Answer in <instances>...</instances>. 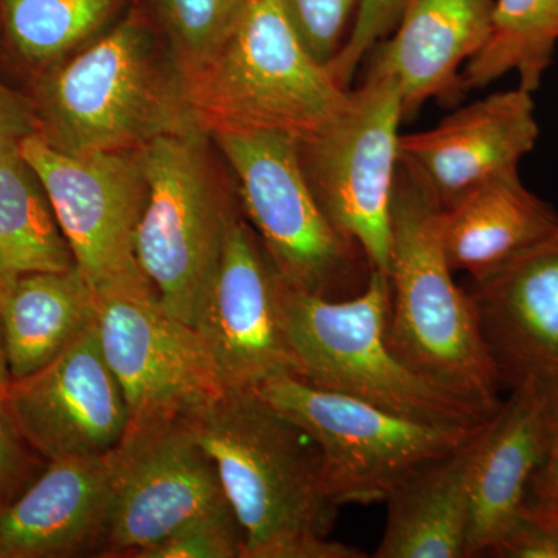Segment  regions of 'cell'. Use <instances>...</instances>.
I'll return each mask as SVG.
<instances>
[{
	"mask_svg": "<svg viewBox=\"0 0 558 558\" xmlns=\"http://www.w3.org/2000/svg\"><path fill=\"white\" fill-rule=\"evenodd\" d=\"M234 515L242 558H362L330 542L340 506L317 442L256 389H227L194 414Z\"/></svg>",
	"mask_w": 558,
	"mask_h": 558,
	"instance_id": "1",
	"label": "cell"
},
{
	"mask_svg": "<svg viewBox=\"0 0 558 558\" xmlns=\"http://www.w3.org/2000/svg\"><path fill=\"white\" fill-rule=\"evenodd\" d=\"M22 90L38 117V137L73 156L140 150L199 126L178 60L135 7Z\"/></svg>",
	"mask_w": 558,
	"mask_h": 558,
	"instance_id": "2",
	"label": "cell"
},
{
	"mask_svg": "<svg viewBox=\"0 0 558 558\" xmlns=\"http://www.w3.org/2000/svg\"><path fill=\"white\" fill-rule=\"evenodd\" d=\"M183 78L208 135L278 134L303 145L339 119L351 97L312 57L281 0H245L226 38Z\"/></svg>",
	"mask_w": 558,
	"mask_h": 558,
	"instance_id": "3",
	"label": "cell"
},
{
	"mask_svg": "<svg viewBox=\"0 0 558 558\" xmlns=\"http://www.w3.org/2000/svg\"><path fill=\"white\" fill-rule=\"evenodd\" d=\"M442 208L399 165L392 197L388 347L425 379L488 410L501 405L497 366L469 292L453 279L440 234Z\"/></svg>",
	"mask_w": 558,
	"mask_h": 558,
	"instance_id": "4",
	"label": "cell"
},
{
	"mask_svg": "<svg viewBox=\"0 0 558 558\" xmlns=\"http://www.w3.org/2000/svg\"><path fill=\"white\" fill-rule=\"evenodd\" d=\"M389 310L391 284L379 270L371 271L359 295L344 300L300 292L282 279V323L295 377L429 424L464 428L486 424L498 410L433 384L389 349Z\"/></svg>",
	"mask_w": 558,
	"mask_h": 558,
	"instance_id": "5",
	"label": "cell"
},
{
	"mask_svg": "<svg viewBox=\"0 0 558 558\" xmlns=\"http://www.w3.org/2000/svg\"><path fill=\"white\" fill-rule=\"evenodd\" d=\"M211 137L193 128L140 149L146 199L135 234L140 269L161 307L194 326L242 207Z\"/></svg>",
	"mask_w": 558,
	"mask_h": 558,
	"instance_id": "6",
	"label": "cell"
},
{
	"mask_svg": "<svg viewBox=\"0 0 558 558\" xmlns=\"http://www.w3.org/2000/svg\"><path fill=\"white\" fill-rule=\"evenodd\" d=\"M209 137L233 172L245 218L290 288L328 300L359 295L373 269L319 207L300 143L278 134Z\"/></svg>",
	"mask_w": 558,
	"mask_h": 558,
	"instance_id": "7",
	"label": "cell"
},
{
	"mask_svg": "<svg viewBox=\"0 0 558 558\" xmlns=\"http://www.w3.org/2000/svg\"><path fill=\"white\" fill-rule=\"evenodd\" d=\"M255 389L317 442L330 497L340 508L387 501L418 465L458 449L490 421L476 428L429 424L290 374Z\"/></svg>",
	"mask_w": 558,
	"mask_h": 558,
	"instance_id": "8",
	"label": "cell"
},
{
	"mask_svg": "<svg viewBox=\"0 0 558 558\" xmlns=\"http://www.w3.org/2000/svg\"><path fill=\"white\" fill-rule=\"evenodd\" d=\"M402 95L377 62L351 90L347 109L318 137L300 145L301 165L319 207L389 277L392 197L400 165Z\"/></svg>",
	"mask_w": 558,
	"mask_h": 558,
	"instance_id": "9",
	"label": "cell"
},
{
	"mask_svg": "<svg viewBox=\"0 0 558 558\" xmlns=\"http://www.w3.org/2000/svg\"><path fill=\"white\" fill-rule=\"evenodd\" d=\"M21 156L39 175L76 269L97 296L156 295L135 253L146 199L140 150L73 156L35 135Z\"/></svg>",
	"mask_w": 558,
	"mask_h": 558,
	"instance_id": "10",
	"label": "cell"
},
{
	"mask_svg": "<svg viewBox=\"0 0 558 558\" xmlns=\"http://www.w3.org/2000/svg\"><path fill=\"white\" fill-rule=\"evenodd\" d=\"M112 508L102 557H132L190 521L231 509L194 414L130 422L108 453Z\"/></svg>",
	"mask_w": 558,
	"mask_h": 558,
	"instance_id": "11",
	"label": "cell"
},
{
	"mask_svg": "<svg viewBox=\"0 0 558 558\" xmlns=\"http://www.w3.org/2000/svg\"><path fill=\"white\" fill-rule=\"evenodd\" d=\"M95 323L130 422L196 414L227 391L201 333L157 295L98 296Z\"/></svg>",
	"mask_w": 558,
	"mask_h": 558,
	"instance_id": "12",
	"label": "cell"
},
{
	"mask_svg": "<svg viewBox=\"0 0 558 558\" xmlns=\"http://www.w3.org/2000/svg\"><path fill=\"white\" fill-rule=\"evenodd\" d=\"M282 278L244 211L231 220L194 328L226 389H255L296 366L281 311Z\"/></svg>",
	"mask_w": 558,
	"mask_h": 558,
	"instance_id": "13",
	"label": "cell"
},
{
	"mask_svg": "<svg viewBox=\"0 0 558 558\" xmlns=\"http://www.w3.org/2000/svg\"><path fill=\"white\" fill-rule=\"evenodd\" d=\"M11 413L44 461L108 454L130 410L92 323L38 373L5 388Z\"/></svg>",
	"mask_w": 558,
	"mask_h": 558,
	"instance_id": "14",
	"label": "cell"
},
{
	"mask_svg": "<svg viewBox=\"0 0 558 558\" xmlns=\"http://www.w3.org/2000/svg\"><path fill=\"white\" fill-rule=\"evenodd\" d=\"M538 134L532 94L498 92L432 130L400 135V165L444 209L488 180L519 171Z\"/></svg>",
	"mask_w": 558,
	"mask_h": 558,
	"instance_id": "15",
	"label": "cell"
},
{
	"mask_svg": "<svg viewBox=\"0 0 558 558\" xmlns=\"http://www.w3.org/2000/svg\"><path fill=\"white\" fill-rule=\"evenodd\" d=\"M558 411V381L527 379L488 421L473 473L465 557L494 554L523 519Z\"/></svg>",
	"mask_w": 558,
	"mask_h": 558,
	"instance_id": "16",
	"label": "cell"
},
{
	"mask_svg": "<svg viewBox=\"0 0 558 558\" xmlns=\"http://www.w3.org/2000/svg\"><path fill=\"white\" fill-rule=\"evenodd\" d=\"M499 379L558 381V233L470 290Z\"/></svg>",
	"mask_w": 558,
	"mask_h": 558,
	"instance_id": "17",
	"label": "cell"
},
{
	"mask_svg": "<svg viewBox=\"0 0 558 558\" xmlns=\"http://www.w3.org/2000/svg\"><path fill=\"white\" fill-rule=\"evenodd\" d=\"M110 508L108 454L47 461L16 498L0 506V558L101 554Z\"/></svg>",
	"mask_w": 558,
	"mask_h": 558,
	"instance_id": "18",
	"label": "cell"
},
{
	"mask_svg": "<svg viewBox=\"0 0 558 558\" xmlns=\"http://www.w3.org/2000/svg\"><path fill=\"white\" fill-rule=\"evenodd\" d=\"M495 0H405L396 33L377 51L395 76L403 119L429 100L454 101L464 92L461 68L490 35Z\"/></svg>",
	"mask_w": 558,
	"mask_h": 558,
	"instance_id": "19",
	"label": "cell"
},
{
	"mask_svg": "<svg viewBox=\"0 0 558 558\" xmlns=\"http://www.w3.org/2000/svg\"><path fill=\"white\" fill-rule=\"evenodd\" d=\"M487 424L458 449L418 465L391 492L374 557H465L473 473Z\"/></svg>",
	"mask_w": 558,
	"mask_h": 558,
	"instance_id": "20",
	"label": "cell"
},
{
	"mask_svg": "<svg viewBox=\"0 0 558 558\" xmlns=\"http://www.w3.org/2000/svg\"><path fill=\"white\" fill-rule=\"evenodd\" d=\"M558 233V213L508 172L440 213L444 252L453 274L488 277L521 253Z\"/></svg>",
	"mask_w": 558,
	"mask_h": 558,
	"instance_id": "21",
	"label": "cell"
},
{
	"mask_svg": "<svg viewBox=\"0 0 558 558\" xmlns=\"http://www.w3.org/2000/svg\"><path fill=\"white\" fill-rule=\"evenodd\" d=\"M98 296L76 267L17 275L0 328L10 381L38 373L97 318Z\"/></svg>",
	"mask_w": 558,
	"mask_h": 558,
	"instance_id": "22",
	"label": "cell"
},
{
	"mask_svg": "<svg viewBox=\"0 0 558 558\" xmlns=\"http://www.w3.org/2000/svg\"><path fill=\"white\" fill-rule=\"evenodd\" d=\"M134 0H0V62L22 86L109 32Z\"/></svg>",
	"mask_w": 558,
	"mask_h": 558,
	"instance_id": "23",
	"label": "cell"
},
{
	"mask_svg": "<svg viewBox=\"0 0 558 558\" xmlns=\"http://www.w3.org/2000/svg\"><path fill=\"white\" fill-rule=\"evenodd\" d=\"M75 266L49 194L20 154L0 160V269L11 275Z\"/></svg>",
	"mask_w": 558,
	"mask_h": 558,
	"instance_id": "24",
	"label": "cell"
},
{
	"mask_svg": "<svg viewBox=\"0 0 558 558\" xmlns=\"http://www.w3.org/2000/svg\"><path fill=\"white\" fill-rule=\"evenodd\" d=\"M557 44L558 0H495L490 35L462 69V92L517 73L520 89L534 95L553 65Z\"/></svg>",
	"mask_w": 558,
	"mask_h": 558,
	"instance_id": "25",
	"label": "cell"
},
{
	"mask_svg": "<svg viewBox=\"0 0 558 558\" xmlns=\"http://www.w3.org/2000/svg\"><path fill=\"white\" fill-rule=\"evenodd\" d=\"M245 0H134L168 44L183 75L219 46L240 16Z\"/></svg>",
	"mask_w": 558,
	"mask_h": 558,
	"instance_id": "26",
	"label": "cell"
},
{
	"mask_svg": "<svg viewBox=\"0 0 558 558\" xmlns=\"http://www.w3.org/2000/svg\"><path fill=\"white\" fill-rule=\"evenodd\" d=\"M244 532L233 509L209 513L138 550L134 558H242Z\"/></svg>",
	"mask_w": 558,
	"mask_h": 558,
	"instance_id": "27",
	"label": "cell"
},
{
	"mask_svg": "<svg viewBox=\"0 0 558 558\" xmlns=\"http://www.w3.org/2000/svg\"><path fill=\"white\" fill-rule=\"evenodd\" d=\"M312 57L328 65L351 35L362 0H281Z\"/></svg>",
	"mask_w": 558,
	"mask_h": 558,
	"instance_id": "28",
	"label": "cell"
},
{
	"mask_svg": "<svg viewBox=\"0 0 558 558\" xmlns=\"http://www.w3.org/2000/svg\"><path fill=\"white\" fill-rule=\"evenodd\" d=\"M405 0H362L351 35L328 68L333 80L349 89L360 61L398 25Z\"/></svg>",
	"mask_w": 558,
	"mask_h": 558,
	"instance_id": "29",
	"label": "cell"
},
{
	"mask_svg": "<svg viewBox=\"0 0 558 558\" xmlns=\"http://www.w3.org/2000/svg\"><path fill=\"white\" fill-rule=\"evenodd\" d=\"M46 462L25 439L7 402L5 389L0 388V506L16 498Z\"/></svg>",
	"mask_w": 558,
	"mask_h": 558,
	"instance_id": "30",
	"label": "cell"
},
{
	"mask_svg": "<svg viewBox=\"0 0 558 558\" xmlns=\"http://www.w3.org/2000/svg\"><path fill=\"white\" fill-rule=\"evenodd\" d=\"M39 134L31 97L0 80V160L21 153L25 140Z\"/></svg>",
	"mask_w": 558,
	"mask_h": 558,
	"instance_id": "31",
	"label": "cell"
},
{
	"mask_svg": "<svg viewBox=\"0 0 558 558\" xmlns=\"http://www.w3.org/2000/svg\"><path fill=\"white\" fill-rule=\"evenodd\" d=\"M558 498V411L550 433L548 450L529 484L526 508L543 506Z\"/></svg>",
	"mask_w": 558,
	"mask_h": 558,
	"instance_id": "32",
	"label": "cell"
},
{
	"mask_svg": "<svg viewBox=\"0 0 558 558\" xmlns=\"http://www.w3.org/2000/svg\"><path fill=\"white\" fill-rule=\"evenodd\" d=\"M16 278V275H11L9 271L0 269V312H2V301L9 290L11 282ZM10 384L9 368H7L5 352H3L2 343V328H0V388L5 389Z\"/></svg>",
	"mask_w": 558,
	"mask_h": 558,
	"instance_id": "33",
	"label": "cell"
},
{
	"mask_svg": "<svg viewBox=\"0 0 558 558\" xmlns=\"http://www.w3.org/2000/svg\"><path fill=\"white\" fill-rule=\"evenodd\" d=\"M526 512L532 519L542 523L543 526L550 529V531L558 532V498L548 502V505L529 506Z\"/></svg>",
	"mask_w": 558,
	"mask_h": 558,
	"instance_id": "34",
	"label": "cell"
},
{
	"mask_svg": "<svg viewBox=\"0 0 558 558\" xmlns=\"http://www.w3.org/2000/svg\"><path fill=\"white\" fill-rule=\"evenodd\" d=\"M0 43H2V27H0Z\"/></svg>",
	"mask_w": 558,
	"mask_h": 558,
	"instance_id": "35",
	"label": "cell"
}]
</instances>
